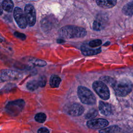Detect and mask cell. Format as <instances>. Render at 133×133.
I'll return each instance as SVG.
<instances>
[{
	"label": "cell",
	"instance_id": "obj_1",
	"mask_svg": "<svg viewBox=\"0 0 133 133\" xmlns=\"http://www.w3.org/2000/svg\"><path fill=\"white\" fill-rule=\"evenodd\" d=\"M86 34L87 32L85 29L74 25L63 26L59 31V35L61 37L68 39L83 37Z\"/></svg>",
	"mask_w": 133,
	"mask_h": 133
},
{
	"label": "cell",
	"instance_id": "obj_2",
	"mask_svg": "<svg viewBox=\"0 0 133 133\" xmlns=\"http://www.w3.org/2000/svg\"><path fill=\"white\" fill-rule=\"evenodd\" d=\"M112 87L117 96L124 97L131 92L132 84L127 79H121L118 81H115Z\"/></svg>",
	"mask_w": 133,
	"mask_h": 133
},
{
	"label": "cell",
	"instance_id": "obj_3",
	"mask_svg": "<svg viewBox=\"0 0 133 133\" xmlns=\"http://www.w3.org/2000/svg\"><path fill=\"white\" fill-rule=\"evenodd\" d=\"M77 95L81 102L86 104H94L96 99L94 94L86 87L80 86L77 88Z\"/></svg>",
	"mask_w": 133,
	"mask_h": 133
},
{
	"label": "cell",
	"instance_id": "obj_4",
	"mask_svg": "<svg viewBox=\"0 0 133 133\" xmlns=\"http://www.w3.org/2000/svg\"><path fill=\"white\" fill-rule=\"evenodd\" d=\"M25 102L23 99L15 100L8 102L5 107L6 112L13 116L17 115L23 109Z\"/></svg>",
	"mask_w": 133,
	"mask_h": 133
},
{
	"label": "cell",
	"instance_id": "obj_5",
	"mask_svg": "<svg viewBox=\"0 0 133 133\" xmlns=\"http://www.w3.org/2000/svg\"><path fill=\"white\" fill-rule=\"evenodd\" d=\"M22 77V74L18 71L10 69H2L0 70V83L18 80Z\"/></svg>",
	"mask_w": 133,
	"mask_h": 133
},
{
	"label": "cell",
	"instance_id": "obj_6",
	"mask_svg": "<svg viewBox=\"0 0 133 133\" xmlns=\"http://www.w3.org/2000/svg\"><path fill=\"white\" fill-rule=\"evenodd\" d=\"M92 87L99 97L103 100H108L110 97V91L105 83L102 81H95Z\"/></svg>",
	"mask_w": 133,
	"mask_h": 133
},
{
	"label": "cell",
	"instance_id": "obj_7",
	"mask_svg": "<svg viewBox=\"0 0 133 133\" xmlns=\"http://www.w3.org/2000/svg\"><path fill=\"white\" fill-rule=\"evenodd\" d=\"M14 17L18 26L21 29H25L28 22L23 10L19 7H16L14 10Z\"/></svg>",
	"mask_w": 133,
	"mask_h": 133
},
{
	"label": "cell",
	"instance_id": "obj_8",
	"mask_svg": "<svg viewBox=\"0 0 133 133\" xmlns=\"http://www.w3.org/2000/svg\"><path fill=\"white\" fill-rule=\"evenodd\" d=\"M24 12L29 25L30 26H34L36 22V14L34 7L31 4L26 5L24 8Z\"/></svg>",
	"mask_w": 133,
	"mask_h": 133
},
{
	"label": "cell",
	"instance_id": "obj_9",
	"mask_svg": "<svg viewBox=\"0 0 133 133\" xmlns=\"http://www.w3.org/2000/svg\"><path fill=\"white\" fill-rule=\"evenodd\" d=\"M108 121L103 118L91 119L87 122V126L88 127L94 129L103 128L108 126Z\"/></svg>",
	"mask_w": 133,
	"mask_h": 133
},
{
	"label": "cell",
	"instance_id": "obj_10",
	"mask_svg": "<svg viewBox=\"0 0 133 133\" xmlns=\"http://www.w3.org/2000/svg\"><path fill=\"white\" fill-rule=\"evenodd\" d=\"M84 109L82 105L78 103H74L72 104L68 110V113L72 116H79L84 112Z\"/></svg>",
	"mask_w": 133,
	"mask_h": 133
},
{
	"label": "cell",
	"instance_id": "obj_11",
	"mask_svg": "<svg viewBox=\"0 0 133 133\" xmlns=\"http://www.w3.org/2000/svg\"><path fill=\"white\" fill-rule=\"evenodd\" d=\"M99 109L100 112L105 116H110L113 113V108L111 104L108 103L100 101L99 103Z\"/></svg>",
	"mask_w": 133,
	"mask_h": 133
},
{
	"label": "cell",
	"instance_id": "obj_12",
	"mask_svg": "<svg viewBox=\"0 0 133 133\" xmlns=\"http://www.w3.org/2000/svg\"><path fill=\"white\" fill-rule=\"evenodd\" d=\"M81 51L82 54L85 56H91L96 55L101 51V47L94 48L87 46L86 44L83 45L81 46Z\"/></svg>",
	"mask_w": 133,
	"mask_h": 133
},
{
	"label": "cell",
	"instance_id": "obj_13",
	"mask_svg": "<svg viewBox=\"0 0 133 133\" xmlns=\"http://www.w3.org/2000/svg\"><path fill=\"white\" fill-rule=\"evenodd\" d=\"M106 18L102 16L98 17L93 23V29L95 31H100L103 29L106 25Z\"/></svg>",
	"mask_w": 133,
	"mask_h": 133
},
{
	"label": "cell",
	"instance_id": "obj_14",
	"mask_svg": "<svg viewBox=\"0 0 133 133\" xmlns=\"http://www.w3.org/2000/svg\"><path fill=\"white\" fill-rule=\"evenodd\" d=\"M116 0H96L97 4L103 8H110L116 4Z\"/></svg>",
	"mask_w": 133,
	"mask_h": 133
},
{
	"label": "cell",
	"instance_id": "obj_15",
	"mask_svg": "<svg viewBox=\"0 0 133 133\" xmlns=\"http://www.w3.org/2000/svg\"><path fill=\"white\" fill-rule=\"evenodd\" d=\"M61 78L59 76L56 75H52L50 78V85L52 88L58 87L61 83Z\"/></svg>",
	"mask_w": 133,
	"mask_h": 133
},
{
	"label": "cell",
	"instance_id": "obj_16",
	"mask_svg": "<svg viewBox=\"0 0 133 133\" xmlns=\"http://www.w3.org/2000/svg\"><path fill=\"white\" fill-rule=\"evenodd\" d=\"M122 11L126 15H133V1L125 5L122 9Z\"/></svg>",
	"mask_w": 133,
	"mask_h": 133
},
{
	"label": "cell",
	"instance_id": "obj_17",
	"mask_svg": "<svg viewBox=\"0 0 133 133\" xmlns=\"http://www.w3.org/2000/svg\"><path fill=\"white\" fill-rule=\"evenodd\" d=\"M3 9L7 12H11L14 7V4L11 0H4L2 4Z\"/></svg>",
	"mask_w": 133,
	"mask_h": 133
},
{
	"label": "cell",
	"instance_id": "obj_18",
	"mask_svg": "<svg viewBox=\"0 0 133 133\" xmlns=\"http://www.w3.org/2000/svg\"><path fill=\"white\" fill-rule=\"evenodd\" d=\"M39 87L38 80H31L26 84V88L31 91H34L37 89Z\"/></svg>",
	"mask_w": 133,
	"mask_h": 133
},
{
	"label": "cell",
	"instance_id": "obj_19",
	"mask_svg": "<svg viewBox=\"0 0 133 133\" xmlns=\"http://www.w3.org/2000/svg\"><path fill=\"white\" fill-rule=\"evenodd\" d=\"M121 131V128L117 126H112L102 129L99 132H118Z\"/></svg>",
	"mask_w": 133,
	"mask_h": 133
},
{
	"label": "cell",
	"instance_id": "obj_20",
	"mask_svg": "<svg viewBox=\"0 0 133 133\" xmlns=\"http://www.w3.org/2000/svg\"><path fill=\"white\" fill-rule=\"evenodd\" d=\"M29 61L30 63L33 64L34 65L37 66H44L47 64L46 61L39 59L32 58L30 59Z\"/></svg>",
	"mask_w": 133,
	"mask_h": 133
},
{
	"label": "cell",
	"instance_id": "obj_21",
	"mask_svg": "<svg viewBox=\"0 0 133 133\" xmlns=\"http://www.w3.org/2000/svg\"><path fill=\"white\" fill-rule=\"evenodd\" d=\"M34 118L35 120L38 123H43L46 121V115L45 113L40 112L35 115Z\"/></svg>",
	"mask_w": 133,
	"mask_h": 133
},
{
	"label": "cell",
	"instance_id": "obj_22",
	"mask_svg": "<svg viewBox=\"0 0 133 133\" xmlns=\"http://www.w3.org/2000/svg\"><path fill=\"white\" fill-rule=\"evenodd\" d=\"M98 114V112L95 109H91L85 115V117L87 119H91L95 117Z\"/></svg>",
	"mask_w": 133,
	"mask_h": 133
},
{
	"label": "cell",
	"instance_id": "obj_23",
	"mask_svg": "<svg viewBox=\"0 0 133 133\" xmlns=\"http://www.w3.org/2000/svg\"><path fill=\"white\" fill-rule=\"evenodd\" d=\"M101 78H102L101 80L102 81H103L106 84H109V85H111V86H112V85L115 82V81L113 78H112L109 76H104V77H101Z\"/></svg>",
	"mask_w": 133,
	"mask_h": 133
},
{
	"label": "cell",
	"instance_id": "obj_24",
	"mask_svg": "<svg viewBox=\"0 0 133 133\" xmlns=\"http://www.w3.org/2000/svg\"><path fill=\"white\" fill-rule=\"evenodd\" d=\"M102 44V41L100 39H95L90 41L88 45L92 48H96L98 46L101 45Z\"/></svg>",
	"mask_w": 133,
	"mask_h": 133
},
{
	"label": "cell",
	"instance_id": "obj_25",
	"mask_svg": "<svg viewBox=\"0 0 133 133\" xmlns=\"http://www.w3.org/2000/svg\"><path fill=\"white\" fill-rule=\"evenodd\" d=\"M39 86L41 87H44L46 84V78L44 76H42L40 77L39 79L38 80Z\"/></svg>",
	"mask_w": 133,
	"mask_h": 133
},
{
	"label": "cell",
	"instance_id": "obj_26",
	"mask_svg": "<svg viewBox=\"0 0 133 133\" xmlns=\"http://www.w3.org/2000/svg\"><path fill=\"white\" fill-rule=\"evenodd\" d=\"M14 35L16 37H17V38H19L21 40H23V41L26 38V35L24 34L19 32L18 31L15 32Z\"/></svg>",
	"mask_w": 133,
	"mask_h": 133
},
{
	"label": "cell",
	"instance_id": "obj_27",
	"mask_svg": "<svg viewBox=\"0 0 133 133\" xmlns=\"http://www.w3.org/2000/svg\"><path fill=\"white\" fill-rule=\"evenodd\" d=\"M49 132V130H48L47 128H44V127L40 128L37 130V132H38V133H48Z\"/></svg>",
	"mask_w": 133,
	"mask_h": 133
},
{
	"label": "cell",
	"instance_id": "obj_28",
	"mask_svg": "<svg viewBox=\"0 0 133 133\" xmlns=\"http://www.w3.org/2000/svg\"><path fill=\"white\" fill-rule=\"evenodd\" d=\"M3 14V7L0 4V15H2Z\"/></svg>",
	"mask_w": 133,
	"mask_h": 133
},
{
	"label": "cell",
	"instance_id": "obj_29",
	"mask_svg": "<svg viewBox=\"0 0 133 133\" xmlns=\"http://www.w3.org/2000/svg\"><path fill=\"white\" fill-rule=\"evenodd\" d=\"M57 42L58 43H62V42H64V41L63 40H62V39H58L57 40Z\"/></svg>",
	"mask_w": 133,
	"mask_h": 133
},
{
	"label": "cell",
	"instance_id": "obj_30",
	"mask_svg": "<svg viewBox=\"0 0 133 133\" xmlns=\"http://www.w3.org/2000/svg\"><path fill=\"white\" fill-rule=\"evenodd\" d=\"M132 48H133V46H132Z\"/></svg>",
	"mask_w": 133,
	"mask_h": 133
}]
</instances>
